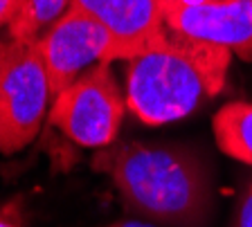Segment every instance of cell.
Masks as SVG:
<instances>
[{"mask_svg": "<svg viewBox=\"0 0 252 227\" xmlns=\"http://www.w3.org/2000/svg\"><path fill=\"white\" fill-rule=\"evenodd\" d=\"M27 0H0V27H9Z\"/></svg>", "mask_w": 252, "mask_h": 227, "instance_id": "obj_11", "label": "cell"}, {"mask_svg": "<svg viewBox=\"0 0 252 227\" xmlns=\"http://www.w3.org/2000/svg\"><path fill=\"white\" fill-rule=\"evenodd\" d=\"M212 128L223 153L252 167V101H230L219 108Z\"/></svg>", "mask_w": 252, "mask_h": 227, "instance_id": "obj_8", "label": "cell"}, {"mask_svg": "<svg viewBox=\"0 0 252 227\" xmlns=\"http://www.w3.org/2000/svg\"><path fill=\"white\" fill-rule=\"evenodd\" d=\"M126 209L158 227H205L214 202L212 175L185 146L156 142H113L93 160Z\"/></svg>", "mask_w": 252, "mask_h": 227, "instance_id": "obj_1", "label": "cell"}, {"mask_svg": "<svg viewBox=\"0 0 252 227\" xmlns=\"http://www.w3.org/2000/svg\"><path fill=\"white\" fill-rule=\"evenodd\" d=\"M50 99L36 41H9L0 57V153L23 151L36 138Z\"/></svg>", "mask_w": 252, "mask_h": 227, "instance_id": "obj_3", "label": "cell"}, {"mask_svg": "<svg viewBox=\"0 0 252 227\" xmlns=\"http://www.w3.org/2000/svg\"><path fill=\"white\" fill-rule=\"evenodd\" d=\"M0 227H18V223L11 221V218H7L5 214H0Z\"/></svg>", "mask_w": 252, "mask_h": 227, "instance_id": "obj_13", "label": "cell"}, {"mask_svg": "<svg viewBox=\"0 0 252 227\" xmlns=\"http://www.w3.org/2000/svg\"><path fill=\"white\" fill-rule=\"evenodd\" d=\"M126 95L110 63H97L52 99L50 124L86 148H106L117 140Z\"/></svg>", "mask_w": 252, "mask_h": 227, "instance_id": "obj_4", "label": "cell"}, {"mask_svg": "<svg viewBox=\"0 0 252 227\" xmlns=\"http://www.w3.org/2000/svg\"><path fill=\"white\" fill-rule=\"evenodd\" d=\"M230 227H252V178L239 194L234 214L230 218Z\"/></svg>", "mask_w": 252, "mask_h": 227, "instance_id": "obj_10", "label": "cell"}, {"mask_svg": "<svg viewBox=\"0 0 252 227\" xmlns=\"http://www.w3.org/2000/svg\"><path fill=\"white\" fill-rule=\"evenodd\" d=\"M171 34L212 43L252 61V0H160Z\"/></svg>", "mask_w": 252, "mask_h": 227, "instance_id": "obj_6", "label": "cell"}, {"mask_svg": "<svg viewBox=\"0 0 252 227\" xmlns=\"http://www.w3.org/2000/svg\"><path fill=\"white\" fill-rule=\"evenodd\" d=\"M108 29L115 41V61H131L167 36L160 0H72Z\"/></svg>", "mask_w": 252, "mask_h": 227, "instance_id": "obj_7", "label": "cell"}, {"mask_svg": "<svg viewBox=\"0 0 252 227\" xmlns=\"http://www.w3.org/2000/svg\"><path fill=\"white\" fill-rule=\"evenodd\" d=\"M70 7L72 0H27L21 14L7 27L9 41H38Z\"/></svg>", "mask_w": 252, "mask_h": 227, "instance_id": "obj_9", "label": "cell"}, {"mask_svg": "<svg viewBox=\"0 0 252 227\" xmlns=\"http://www.w3.org/2000/svg\"><path fill=\"white\" fill-rule=\"evenodd\" d=\"M36 45L50 79L52 99L93 65L115 61V41L108 29L77 7H70L45 29Z\"/></svg>", "mask_w": 252, "mask_h": 227, "instance_id": "obj_5", "label": "cell"}, {"mask_svg": "<svg viewBox=\"0 0 252 227\" xmlns=\"http://www.w3.org/2000/svg\"><path fill=\"white\" fill-rule=\"evenodd\" d=\"M230 63V50L167 32L126 61V106L149 126L185 119L225 88Z\"/></svg>", "mask_w": 252, "mask_h": 227, "instance_id": "obj_2", "label": "cell"}, {"mask_svg": "<svg viewBox=\"0 0 252 227\" xmlns=\"http://www.w3.org/2000/svg\"><path fill=\"white\" fill-rule=\"evenodd\" d=\"M5 45H7V43L0 41V57H2V52H5Z\"/></svg>", "mask_w": 252, "mask_h": 227, "instance_id": "obj_14", "label": "cell"}, {"mask_svg": "<svg viewBox=\"0 0 252 227\" xmlns=\"http://www.w3.org/2000/svg\"><path fill=\"white\" fill-rule=\"evenodd\" d=\"M113 227H158V225H151V223H147V221H120V223H115Z\"/></svg>", "mask_w": 252, "mask_h": 227, "instance_id": "obj_12", "label": "cell"}]
</instances>
